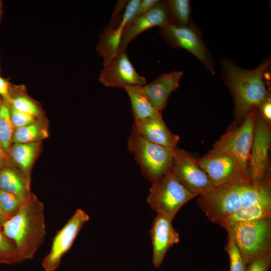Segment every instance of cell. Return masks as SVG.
<instances>
[{"label": "cell", "instance_id": "obj_20", "mask_svg": "<svg viewBox=\"0 0 271 271\" xmlns=\"http://www.w3.org/2000/svg\"><path fill=\"white\" fill-rule=\"evenodd\" d=\"M42 142L13 143L8 154L12 163L31 182L33 166L42 150Z\"/></svg>", "mask_w": 271, "mask_h": 271}, {"label": "cell", "instance_id": "obj_27", "mask_svg": "<svg viewBox=\"0 0 271 271\" xmlns=\"http://www.w3.org/2000/svg\"><path fill=\"white\" fill-rule=\"evenodd\" d=\"M7 100L12 107L19 111L31 115L36 118L42 117L41 111L37 104L24 95L10 96Z\"/></svg>", "mask_w": 271, "mask_h": 271}, {"label": "cell", "instance_id": "obj_37", "mask_svg": "<svg viewBox=\"0 0 271 271\" xmlns=\"http://www.w3.org/2000/svg\"><path fill=\"white\" fill-rule=\"evenodd\" d=\"M2 102L1 98H0V118L1 115V112H2Z\"/></svg>", "mask_w": 271, "mask_h": 271}, {"label": "cell", "instance_id": "obj_25", "mask_svg": "<svg viewBox=\"0 0 271 271\" xmlns=\"http://www.w3.org/2000/svg\"><path fill=\"white\" fill-rule=\"evenodd\" d=\"M14 129L10 117V103L3 98L0 118V145L7 154L13 144Z\"/></svg>", "mask_w": 271, "mask_h": 271}, {"label": "cell", "instance_id": "obj_7", "mask_svg": "<svg viewBox=\"0 0 271 271\" xmlns=\"http://www.w3.org/2000/svg\"><path fill=\"white\" fill-rule=\"evenodd\" d=\"M255 121V114L252 111L246 116L240 126L232 124L209 151L212 153H224L231 157L242 175L249 180L248 163Z\"/></svg>", "mask_w": 271, "mask_h": 271}, {"label": "cell", "instance_id": "obj_6", "mask_svg": "<svg viewBox=\"0 0 271 271\" xmlns=\"http://www.w3.org/2000/svg\"><path fill=\"white\" fill-rule=\"evenodd\" d=\"M197 196L185 188L170 170L152 183L147 201L157 214L173 220L180 209Z\"/></svg>", "mask_w": 271, "mask_h": 271}, {"label": "cell", "instance_id": "obj_18", "mask_svg": "<svg viewBox=\"0 0 271 271\" xmlns=\"http://www.w3.org/2000/svg\"><path fill=\"white\" fill-rule=\"evenodd\" d=\"M182 75L181 71L163 74L143 86L145 94L156 109L161 111L166 107L170 95L179 87Z\"/></svg>", "mask_w": 271, "mask_h": 271}, {"label": "cell", "instance_id": "obj_19", "mask_svg": "<svg viewBox=\"0 0 271 271\" xmlns=\"http://www.w3.org/2000/svg\"><path fill=\"white\" fill-rule=\"evenodd\" d=\"M30 182L10 160L0 169V189L24 202L30 197Z\"/></svg>", "mask_w": 271, "mask_h": 271}, {"label": "cell", "instance_id": "obj_30", "mask_svg": "<svg viewBox=\"0 0 271 271\" xmlns=\"http://www.w3.org/2000/svg\"><path fill=\"white\" fill-rule=\"evenodd\" d=\"M10 117L14 128L22 127L35 122L38 118L19 111L10 104Z\"/></svg>", "mask_w": 271, "mask_h": 271}, {"label": "cell", "instance_id": "obj_32", "mask_svg": "<svg viewBox=\"0 0 271 271\" xmlns=\"http://www.w3.org/2000/svg\"><path fill=\"white\" fill-rule=\"evenodd\" d=\"M159 2V0L141 1L134 18L147 13L154 7Z\"/></svg>", "mask_w": 271, "mask_h": 271}, {"label": "cell", "instance_id": "obj_13", "mask_svg": "<svg viewBox=\"0 0 271 271\" xmlns=\"http://www.w3.org/2000/svg\"><path fill=\"white\" fill-rule=\"evenodd\" d=\"M141 0L127 2L121 16L117 19L110 20L103 30L97 46V50L103 59L108 61L118 52L122 36L133 20Z\"/></svg>", "mask_w": 271, "mask_h": 271}, {"label": "cell", "instance_id": "obj_10", "mask_svg": "<svg viewBox=\"0 0 271 271\" xmlns=\"http://www.w3.org/2000/svg\"><path fill=\"white\" fill-rule=\"evenodd\" d=\"M267 121L258 119L255 121L253 139L248 163L250 182L258 183L270 179L268 151L271 142Z\"/></svg>", "mask_w": 271, "mask_h": 271}, {"label": "cell", "instance_id": "obj_1", "mask_svg": "<svg viewBox=\"0 0 271 271\" xmlns=\"http://www.w3.org/2000/svg\"><path fill=\"white\" fill-rule=\"evenodd\" d=\"M267 200H271L270 179L252 183L239 178L199 195L197 203L210 221L219 225L238 209Z\"/></svg>", "mask_w": 271, "mask_h": 271}, {"label": "cell", "instance_id": "obj_3", "mask_svg": "<svg viewBox=\"0 0 271 271\" xmlns=\"http://www.w3.org/2000/svg\"><path fill=\"white\" fill-rule=\"evenodd\" d=\"M270 64V60L266 59L255 69L245 70L229 60L222 59L225 82L232 92L239 117L246 116L268 98L264 74Z\"/></svg>", "mask_w": 271, "mask_h": 271}, {"label": "cell", "instance_id": "obj_28", "mask_svg": "<svg viewBox=\"0 0 271 271\" xmlns=\"http://www.w3.org/2000/svg\"><path fill=\"white\" fill-rule=\"evenodd\" d=\"M23 203L14 195L0 189V208L6 220L18 212Z\"/></svg>", "mask_w": 271, "mask_h": 271}, {"label": "cell", "instance_id": "obj_22", "mask_svg": "<svg viewBox=\"0 0 271 271\" xmlns=\"http://www.w3.org/2000/svg\"><path fill=\"white\" fill-rule=\"evenodd\" d=\"M271 218V200L258 202L238 209L225 218L219 224L229 222H247Z\"/></svg>", "mask_w": 271, "mask_h": 271}, {"label": "cell", "instance_id": "obj_14", "mask_svg": "<svg viewBox=\"0 0 271 271\" xmlns=\"http://www.w3.org/2000/svg\"><path fill=\"white\" fill-rule=\"evenodd\" d=\"M196 160L214 187L234 179L248 180L242 175L234 160L226 154L208 152L203 157Z\"/></svg>", "mask_w": 271, "mask_h": 271}, {"label": "cell", "instance_id": "obj_35", "mask_svg": "<svg viewBox=\"0 0 271 271\" xmlns=\"http://www.w3.org/2000/svg\"><path fill=\"white\" fill-rule=\"evenodd\" d=\"M9 161L8 154L4 151L0 145V169Z\"/></svg>", "mask_w": 271, "mask_h": 271}, {"label": "cell", "instance_id": "obj_23", "mask_svg": "<svg viewBox=\"0 0 271 271\" xmlns=\"http://www.w3.org/2000/svg\"><path fill=\"white\" fill-rule=\"evenodd\" d=\"M48 136V123L42 117L30 124L15 128L12 142L13 144L42 142Z\"/></svg>", "mask_w": 271, "mask_h": 271}, {"label": "cell", "instance_id": "obj_8", "mask_svg": "<svg viewBox=\"0 0 271 271\" xmlns=\"http://www.w3.org/2000/svg\"><path fill=\"white\" fill-rule=\"evenodd\" d=\"M171 171L188 191L198 196L214 187L207 174L200 167L197 160L187 151L174 149Z\"/></svg>", "mask_w": 271, "mask_h": 271}, {"label": "cell", "instance_id": "obj_17", "mask_svg": "<svg viewBox=\"0 0 271 271\" xmlns=\"http://www.w3.org/2000/svg\"><path fill=\"white\" fill-rule=\"evenodd\" d=\"M131 129L150 142L168 148H176L180 140L166 125L162 114L134 120Z\"/></svg>", "mask_w": 271, "mask_h": 271}, {"label": "cell", "instance_id": "obj_15", "mask_svg": "<svg viewBox=\"0 0 271 271\" xmlns=\"http://www.w3.org/2000/svg\"><path fill=\"white\" fill-rule=\"evenodd\" d=\"M173 220L166 216L157 214L150 234L153 246L152 263L159 267L170 248L180 241V235L172 225Z\"/></svg>", "mask_w": 271, "mask_h": 271}, {"label": "cell", "instance_id": "obj_34", "mask_svg": "<svg viewBox=\"0 0 271 271\" xmlns=\"http://www.w3.org/2000/svg\"><path fill=\"white\" fill-rule=\"evenodd\" d=\"M0 95L3 98L8 100L10 96L9 83L5 79L0 77Z\"/></svg>", "mask_w": 271, "mask_h": 271}, {"label": "cell", "instance_id": "obj_24", "mask_svg": "<svg viewBox=\"0 0 271 271\" xmlns=\"http://www.w3.org/2000/svg\"><path fill=\"white\" fill-rule=\"evenodd\" d=\"M171 24L180 26L192 27L191 20V7L188 0H169L166 1Z\"/></svg>", "mask_w": 271, "mask_h": 271}, {"label": "cell", "instance_id": "obj_4", "mask_svg": "<svg viewBox=\"0 0 271 271\" xmlns=\"http://www.w3.org/2000/svg\"><path fill=\"white\" fill-rule=\"evenodd\" d=\"M234 240L246 266L271 252V218L222 226Z\"/></svg>", "mask_w": 271, "mask_h": 271}, {"label": "cell", "instance_id": "obj_2", "mask_svg": "<svg viewBox=\"0 0 271 271\" xmlns=\"http://www.w3.org/2000/svg\"><path fill=\"white\" fill-rule=\"evenodd\" d=\"M2 229L15 244L20 262L32 258L46 234L44 204L31 193L18 212L4 222Z\"/></svg>", "mask_w": 271, "mask_h": 271}, {"label": "cell", "instance_id": "obj_36", "mask_svg": "<svg viewBox=\"0 0 271 271\" xmlns=\"http://www.w3.org/2000/svg\"><path fill=\"white\" fill-rule=\"evenodd\" d=\"M6 221L0 208V226H2L4 222Z\"/></svg>", "mask_w": 271, "mask_h": 271}, {"label": "cell", "instance_id": "obj_12", "mask_svg": "<svg viewBox=\"0 0 271 271\" xmlns=\"http://www.w3.org/2000/svg\"><path fill=\"white\" fill-rule=\"evenodd\" d=\"M99 80L106 87L123 88L130 85L144 86L146 79L134 68L126 50L119 51L111 60L103 62Z\"/></svg>", "mask_w": 271, "mask_h": 271}, {"label": "cell", "instance_id": "obj_21", "mask_svg": "<svg viewBox=\"0 0 271 271\" xmlns=\"http://www.w3.org/2000/svg\"><path fill=\"white\" fill-rule=\"evenodd\" d=\"M131 103L134 120H142L161 114L156 109L145 94L143 86L130 85L124 88Z\"/></svg>", "mask_w": 271, "mask_h": 271}, {"label": "cell", "instance_id": "obj_9", "mask_svg": "<svg viewBox=\"0 0 271 271\" xmlns=\"http://www.w3.org/2000/svg\"><path fill=\"white\" fill-rule=\"evenodd\" d=\"M89 219V216L82 209L76 210L54 237L50 251L42 260L44 271L56 270L63 256L70 249L80 230Z\"/></svg>", "mask_w": 271, "mask_h": 271}, {"label": "cell", "instance_id": "obj_5", "mask_svg": "<svg viewBox=\"0 0 271 271\" xmlns=\"http://www.w3.org/2000/svg\"><path fill=\"white\" fill-rule=\"evenodd\" d=\"M127 145L140 167L142 176L151 183L170 170L174 148L151 142L132 129Z\"/></svg>", "mask_w": 271, "mask_h": 271}, {"label": "cell", "instance_id": "obj_33", "mask_svg": "<svg viewBox=\"0 0 271 271\" xmlns=\"http://www.w3.org/2000/svg\"><path fill=\"white\" fill-rule=\"evenodd\" d=\"M261 113L263 118L267 121L271 119V103L270 98H267L261 105Z\"/></svg>", "mask_w": 271, "mask_h": 271}, {"label": "cell", "instance_id": "obj_11", "mask_svg": "<svg viewBox=\"0 0 271 271\" xmlns=\"http://www.w3.org/2000/svg\"><path fill=\"white\" fill-rule=\"evenodd\" d=\"M159 33L168 45L189 51L197 57L210 73L215 74L214 66L208 51L200 34L195 28L171 23L160 28Z\"/></svg>", "mask_w": 271, "mask_h": 271}, {"label": "cell", "instance_id": "obj_31", "mask_svg": "<svg viewBox=\"0 0 271 271\" xmlns=\"http://www.w3.org/2000/svg\"><path fill=\"white\" fill-rule=\"evenodd\" d=\"M271 266V252L257 258L246 266L245 271H268Z\"/></svg>", "mask_w": 271, "mask_h": 271}, {"label": "cell", "instance_id": "obj_16", "mask_svg": "<svg viewBox=\"0 0 271 271\" xmlns=\"http://www.w3.org/2000/svg\"><path fill=\"white\" fill-rule=\"evenodd\" d=\"M171 23L166 1H160L150 11L133 19L122 36L118 52L126 50L128 44L145 31L155 27L161 28Z\"/></svg>", "mask_w": 271, "mask_h": 271}, {"label": "cell", "instance_id": "obj_29", "mask_svg": "<svg viewBox=\"0 0 271 271\" xmlns=\"http://www.w3.org/2000/svg\"><path fill=\"white\" fill-rule=\"evenodd\" d=\"M225 250L230 259V271H245L246 266L240 251L233 238L228 235Z\"/></svg>", "mask_w": 271, "mask_h": 271}, {"label": "cell", "instance_id": "obj_26", "mask_svg": "<svg viewBox=\"0 0 271 271\" xmlns=\"http://www.w3.org/2000/svg\"><path fill=\"white\" fill-rule=\"evenodd\" d=\"M0 263L14 264L20 263L14 243L5 234L0 226Z\"/></svg>", "mask_w": 271, "mask_h": 271}]
</instances>
